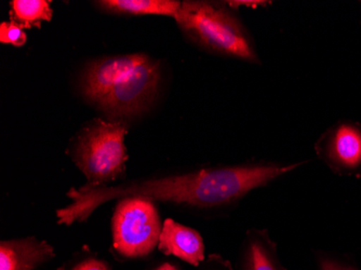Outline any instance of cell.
<instances>
[{"label": "cell", "instance_id": "6da1fadb", "mask_svg": "<svg viewBox=\"0 0 361 270\" xmlns=\"http://www.w3.org/2000/svg\"><path fill=\"white\" fill-rule=\"evenodd\" d=\"M292 164H263L206 168L188 173L126 183L119 186L72 188L68 192L72 204L70 216L85 222L95 209L114 199L143 197L149 200L170 202L197 209L231 206L257 188L300 168Z\"/></svg>", "mask_w": 361, "mask_h": 270}, {"label": "cell", "instance_id": "7a4b0ae2", "mask_svg": "<svg viewBox=\"0 0 361 270\" xmlns=\"http://www.w3.org/2000/svg\"><path fill=\"white\" fill-rule=\"evenodd\" d=\"M160 79L157 61L146 54H127L89 65L81 87L85 97L111 117H133L151 104Z\"/></svg>", "mask_w": 361, "mask_h": 270}, {"label": "cell", "instance_id": "3957f363", "mask_svg": "<svg viewBox=\"0 0 361 270\" xmlns=\"http://www.w3.org/2000/svg\"><path fill=\"white\" fill-rule=\"evenodd\" d=\"M174 20L186 35L209 50L243 60H257L248 34L223 6L184 1Z\"/></svg>", "mask_w": 361, "mask_h": 270}, {"label": "cell", "instance_id": "277c9868", "mask_svg": "<svg viewBox=\"0 0 361 270\" xmlns=\"http://www.w3.org/2000/svg\"><path fill=\"white\" fill-rule=\"evenodd\" d=\"M126 134L125 123L95 119L79 135L73 160L87 176L86 186H105L123 173L128 160Z\"/></svg>", "mask_w": 361, "mask_h": 270}, {"label": "cell", "instance_id": "5b68a950", "mask_svg": "<svg viewBox=\"0 0 361 270\" xmlns=\"http://www.w3.org/2000/svg\"><path fill=\"white\" fill-rule=\"evenodd\" d=\"M114 250L125 259H144L158 247L162 224L154 201L119 199L111 221Z\"/></svg>", "mask_w": 361, "mask_h": 270}, {"label": "cell", "instance_id": "8992f818", "mask_svg": "<svg viewBox=\"0 0 361 270\" xmlns=\"http://www.w3.org/2000/svg\"><path fill=\"white\" fill-rule=\"evenodd\" d=\"M316 153L336 173L361 174V123H336L316 143Z\"/></svg>", "mask_w": 361, "mask_h": 270}, {"label": "cell", "instance_id": "52a82bcc", "mask_svg": "<svg viewBox=\"0 0 361 270\" xmlns=\"http://www.w3.org/2000/svg\"><path fill=\"white\" fill-rule=\"evenodd\" d=\"M158 250L165 255L178 257L194 267H198L206 259L202 235L172 219H166L162 224Z\"/></svg>", "mask_w": 361, "mask_h": 270}, {"label": "cell", "instance_id": "ba28073f", "mask_svg": "<svg viewBox=\"0 0 361 270\" xmlns=\"http://www.w3.org/2000/svg\"><path fill=\"white\" fill-rule=\"evenodd\" d=\"M54 257L52 245L35 237L0 243V270H35Z\"/></svg>", "mask_w": 361, "mask_h": 270}, {"label": "cell", "instance_id": "9c48e42d", "mask_svg": "<svg viewBox=\"0 0 361 270\" xmlns=\"http://www.w3.org/2000/svg\"><path fill=\"white\" fill-rule=\"evenodd\" d=\"M236 270H287L267 229H251L241 245Z\"/></svg>", "mask_w": 361, "mask_h": 270}, {"label": "cell", "instance_id": "30bf717a", "mask_svg": "<svg viewBox=\"0 0 361 270\" xmlns=\"http://www.w3.org/2000/svg\"><path fill=\"white\" fill-rule=\"evenodd\" d=\"M95 4L113 13L153 14L172 16L173 19L182 5L176 0H103Z\"/></svg>", "mask_w": 361, "mask_h": 270}, {"label": "cell", "instance_id": "8fae6325", "mask_svg": "<svg viewBox=\"0 0 361 270\" xmlns=\"http://www.w3.org/2000/svg\"><path fill=\"white\" fill-rule=\"evenodd\" d=\"M11 9L12 21L23 28L39 27L42 21L52 19L51 7L46 0H13Z\"/></svg>", "mask_w": 361, "mask_h": 270}, {"label": "cell", "instance_id": "7c38bea8", "mask_svg": "<svg viewBox=\"0 0 361 270\" xmlns=\"http://www.w3.org/2000/svg\"><path fill=\"white\" fill-rule=\"evenodd\" d=\"M58 270H111L107 262L99 259L95 255H76L70 261L63 264Z\"/></svg>", "mask_w": 361, "mask_h": 270}, {"label": "cell", "instance_id": "4fadbf2b", "mask_svg": "<svg viewBox=\"0 0 361 270\" xmlns=\"http://www.w3.org/2000/svg\"><path fill=\"white\" fill-rule=\"evenodd\" d=\"M0 42L14 47L24 46L26 42L25 32L16 22H3L0 25Z\"/></svg>", "mask_w": 361, "mask_h": 270}, {"label": "cell", "instance_id": "5bb4252c", "mask_svg": "<svg viewBox=\"0 0 361 270\" xmlns=\"http://www.w3.org/2000/svg\"><path fill=\"white\" fill-rule=\"evenodd\" d=\"M198 270H236L232 263L219 254H211L198 266Z\"/></svg>", "mask_w": 361, "mask_h": 270}, {"label": "cell", "instance_id": "9a60e30c", "mask_svg": "<svg viewBox=\"0 0 361 270\" xmlns=\"http://www.w3.org/2000/svg\"><path fill=\"white\" fill-rule=\"evenodd\" d=\"M320 270H356L345 264L338 263L329 257H322L319 259Z\"/></svg>", "mask_w": 361, "mask_h": 270}, {"label": "cell", "instance_id": "2e32d148", "mask_svg": "<svg viewBox=\"0 0 361 270\" xmlns=\"http://www.w3.org/2000/svg\"><path fill=\"white\" fill-rule=\"evenodd\" d=\"M146 270H182V268L174 262L160 261L149 266Z\"/></svg>", "mask_w": 361, "mask_h": 270}, {"label": "cell", "instance_id": "e0dca14e", "mask_svg": "<svg viewBox=\"0 0 361 270\" xmlns=\"http://www.w3.org/2000/svg\"><path fill=\"white\" fill-rule=\"evenodd\" d=\"M232 7L237 6H248V7H257L259 5H264L265 1H228Z\"/></svg>", "mask_w": 361, "mask_h": 270}]
</instances>
